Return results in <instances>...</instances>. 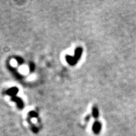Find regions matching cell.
Listing matches in <instances>:
<instances>
[{"mask_svg": "<svg viewBox=\"0 0 136 136\" xmlns=\"http://www.w3.org/2000/svg\"><path fill=\"white\" fill-rule=\"evenodd\" d=\"M81 53H82V49L81 48H78L76 49L75 51V56L74 57H71L67 56H66V60L67 61L69 62L71 65H74L77 63L78 59L80 58V57L81 56Z\"/></svg>", "mask_w": 136, "mask_h": 136, "instance_id": "obj_1", "label": "cell"}, {"mask_svg": "<svg viewBox=\"0 0 136 136\" xmlns=\"http://www.w3.org/2000/svg\"><path fill=\"white\" fill-rule=\"evenodd\" d=\"M101 124L99 123L98 121H96L93 125V131L95 133H98L99 131H100Z\"/></svg>", "mask_w": 136, "mask_h": 136, "instance_id": "obj_2", "label": "cell"}, {"mask_svg": "<svg viewBox=\"0 0 136 136\" xmlns=\"http://www.w3.org/2000/svg\"><path fill=\"white\" fill-rule=\"evenodd\" d=\"M93 115L95 118H97V117H98V110L96 106L93 107Z\"/></svg>", "mask_w": 136, "mask_h": 136, "instance_id": "obj_3", "label": "cell"}]
</instances>
